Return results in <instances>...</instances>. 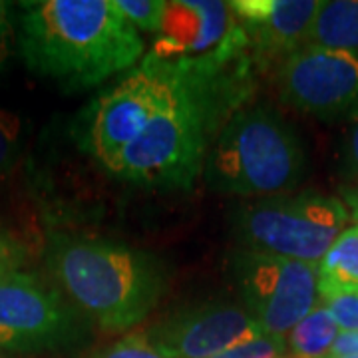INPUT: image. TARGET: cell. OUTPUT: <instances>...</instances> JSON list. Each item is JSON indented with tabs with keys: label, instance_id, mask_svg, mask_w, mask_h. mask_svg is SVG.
Here are the masks:
<instances>
[{
	"label": "cell",
	"instance_id": "6da1fadb",
	"mask_svg": "<svg viewBox=\"0 0 358 358\" xmlns=\"http://www.w3.org/2000/svg\"><path fill=\"white\" fill-rule=\"evenodd\" d=\"M16 46L26 68L64 90L100 86L134 68L140 30L114 0H34L18 4Z\"/></svg>",
	"mask_w": 358,
	"mask_h": 358
},
{
	"label": "cell",
	"instance_id": "7a4b0ae2",
	"mask_svg": "<svg viewBox=\"0 0 358 358\" xmlns=\"http://www.w3.org/2000/svg\"><path fill=\"white\" fill-rule=\"evenodd\" d=\"M48 267L70 303L108 333L143 322L166 293V273L154 255L106 239L56 235Z\"/></svg>",
	"mask_w": 358,
	"mask_h": 358
},
{
	"label": "cell",
	"instance_id": "3957f363",
	"mask_svg": "<svg viewBox=\"0 0 358 358\" xmlns=\"http://www.w3.org/2000/svg\"><path fill=\"white\" fill-rule=\"evenodd\" d=\"M179 68L181 80L171 100L106 167L108 173L145 187H192L205 166L221 94L233 88H223L221 72L211 74L187 64Z\"/></svg>",
	"mask_w": 358,
	"mask_h": 358
},
{
	"label": "cell",
	"instance_id": "277c9868",
	"mask_svg": "<svg viewBox=\"0 0 358 358\" xmlns=\"http://www.w3.org/2000/svg\"><path fill=\"white\" fill-rule=\"evenodd\" d=\"M203 167L209 187L265 199L299 185L307 155L296 131L281 115L267 106H255L229 117Z\"/></svg>",
	"mask_w": 358,
	"mask_h": 358
},
{
	"label": "cell",
	"instance_id": "5b68a950",
	"mask_svg": "<svg viewBox=\"0 0 358 358\" xmlns=\"http://www.w3.org/2000/svg\"><path fill=\"white\" fill-rule=\"evenodd\" d=\"M350 219L343 199L303 192L243 205L233 217V233L247 251L319 265Z\"/></svg>",
	"mask_w": 358,
	"mask_h": 358
},
{
	"label": "cell",
	"instance_id": "8992f818",
	"mask_svg": "<svg viewBox=\"0 0 358 358\" xmlns=\"http://www.w3.org/2000/svg\"><path fill=\"white\" fill-rule=\"evenodd\" d=\"M179 80V64L148 54L138 68L94 98L78 115L76 140L82 152L106 169L171 100Z\"/></svg>",
	"mask_w": 358,
	"mask_h": 358
},
{
	"label": "cell",
	"instance_id": "52a82bcc",
	"mask_svg": "<svg viewBox=\"0 0 358 358\" xmlns=\"http://www.w3.org/2000/svg\"><path fill=\"white\" fill-rule=\"evenodd\" d=\"M84 315L32 273L0 279V348L22 355L60 352L84 343Z\"/></svg>",
	"mask_w": 358,
	"mask_h": 358
},
{
	"label": "cell",
	"instance_id": "ba28073f",
	"mask_svg": "<svg viewBox=\"0 0 358 358\" xmlns=\"http://www.w3.org/2000/svg\"><path fill=\"white\" fill-rule=\"evenodd\" d=\"M231 265L245 308L267 336L287 341L294 327L319 307L315 263L241 249Z\"/></svg>",
	"mask_w": 358,
	"mask_h": 358
},
{
	"label": "cell",
	"instance_id": "9c48e42d",
	"mask_svg": "<svg viewBox=\"0 0 358 358\" xmlns=\"http://www.w3.org/2000/svg\"><path fill=\"white\" fill-rule=\"evenodd\" d=\"M247 44L245 28L229 2L173 0L166 2L164 26L155 34L150 54L166 62L219 74L241 56Z\"/></svg>",
	"mask_w": 358,
	"mask_h": 358
},
{
	"label": "cell",
	"instance_id": "30bf717a",
	"mask_svg": "<svg viewBox=\"0 0 358 358\" xmlns=\"http://www.w3.org/2000/svg\"><path fill=\"white\" fill-rule=\"evenodd\" d=\"M285 106L315 117L352 114L358 108V56L305 46L285 58L277 72Z\"/></svg>",
	"mask_w": 358,
	"mask_h": 358
},
{
	"label": "cell",
	"instance_id": "8fae6325",
	"mask_svg": "<svg viewBox=\"0 0 358 358\" xmlns=\"http://www.w3.org/2000/svg\"><path fill=\"white\" fill-rule=\"evenodd\" d=\"M143 334L166 358H213L263 336V331L245 307L207 303L179 310Z\"/></svg>",
	"mask_w": 358,
	"mask_h": 358
},
{
	"label": "cell",
	"instance_id": "7c38bea8",
	"mask_svg": "<svg viewBox=\"0 0 358 358\" xmlns=\"http://www.w3.org/2000/svg\"><path fill=\"white\" fill-rule=\"evenodd\" d=\"M324 0H233L231 10L261 56L305 48Z\"/></svg>",
	"mask_w": 358,
	"mask_h": 358
},
{
	"label": "cell",
	"instance_id": "4fadbf2b",
	"mask_svg": "<svg viewBox=\"0 0 358 358\" xmlns=\"http://www.w3.org/2000/svg\"><path fill=\"white\" fill-rule=\"evenodd\" d=\"M307 46L350 52L358 56V0H324Z\"/></svg>",
	"mask_w": 358,
	"mask_h": 358
},
{
	"label": "cell",
	"instance_id": "5bb4252c",
	"mask_svg": "<svg viewBox=\"0 0 358 358\" xmlns=\"http://www.w3.org/2000/svg\"><path fill=\"white\" fill-rule=\"evenodd\" d=\"M319 291H358V221L348 225L319 261Z\"/></svg>",
	"mask_w": 358,
	"mask_h": 358
},
{
	"label": "cell",
	"instance_id": "9a60e30c",
	"mask_svg": "<svg viewBox=\"0 0 358 358\" xmlns=\"http://www.w3.org/2000/svg\"><path fill=\"white\" fill-rule=\"evenodd\" d=\"M341 329L324 305H319L301 320L287 336V348L293 358H329Z\"/></svg>",
	"mask_w": 358,
	"mask_h": 358
},
{
	"label": "cell",
	"instance_id": "2e32d148",
	"mask_svg": "<svg viewBox=\"0 0 358 358\" xmlns=\"http://www.w3.org/2000/svg\"><path fill=\"white\" fill-rule=\"evenodd\" d=\"M117 10L138 30L157 34L164 26L166 2L164 0H114Z\"/></svg>",
	"mask_w": 358,
	"mask_h": 358
},
{
	"label": "cell",
	"instance_id": "e0dca14e",
	"mask_svg": "<svg viewBox=\"0 0 358 358\" xmlns=\"http://www.w3.org/2000/svg\"><path fill=\"white\" fill-rule=\"evenodd\" d=\"M320 299L343 333H358V291L320 293Z\"/></svg>",
	"mask_w": 358,
	"mask_h": 358
},
{
	"label": "cell",
	"instance_id": "ac0fdd59",
	"mask_svg": "<svg viewBox=\"0 0 358 358\" xmlns=\"http://www.w3.org/2000/svg\"><path fill=\"white\" fill-rule=\"evenodd\" d=\"M22 145V120L0 108V173L10 169Z\"/></svg>",
	"mask_w": 358,
	"mask_h": 358
},
{
	"label": "cell",
	"instance_id": "d6986e66",
	"mask_svg": "<svg viewBox=\"0 0 358 358\" xmlns=\"http://www.w3.org/2000/svg\"><path fill=\"white\" fill-rule=\"evenodd\" d=\"M289 352L287 348V341L282 338H275V336H259L249 343H243L239 346H233L229 350L221 352L213 358H279L285 357Z\"/></svg>",
	"mask_w": 358,
	"mask_h": 358
},
{
	"label": "cell",
	"instance_id": "ffe728a7",
	"mask_svg": "<svg viewBox=\"0 0 358 358\" xmlns=\"http://www.w3.org/2000/svg\"><path fill=\"white\" fill-rule=\"evenodd\" d=\"M94 358H166L157 352L143 333L126 334L124 338L115 341L114 345L106 346Z\"/></svg>",
	"mask_w": 358,
	"mask_h": 358
},
{
	"label": "cell",
	"instance_id": "44dd1931",
	"mask_svg": "<svg viewBox=\"0 0 358 358\" xmlns=\"http://www.w3.org/2000/svg\"><path fill=\"white\" fill-rule=\"evenodd\" d=\"M16 24H14V8L10 2L0 0V70L10 60L16 44Z\"/></svg>",
	"mask_w": 358,
	"mask_h": 358
},
{
	"label": "cell",
	"instance_id": "7402d4cb",
	"mask_svg": "<svg viewBox=\"0 0 358 358\" xmlns=\"http://www.w3.org/2000/svg\"><path fill=\"white\" fill-rule=\"evenodd\" d=\"M20 263H22V249H20V245L0 229V279L6 277L13 271H18Z\"/></svg>",
	"mask_w": 358,
	"mask_h": 358
},
{
	"label": "cell",
	"instance_id": "603a6c76",
	"mask_svg": "<svg viewBox=\"0 0 358 358\" xmlns=\"http://www.w3.org/2000/svg\"><path fill=\"white\" fill-rule=\"evenodd\" d=\"M350 115L352 122L343 141V164L350 176H358V108Z\"/></svg>",
	"mask_w": 358,
	"mask_h": 358
},
{
	"label": "cell",
	"instance_id": "cb8c5ba5",
	"mask_svg": "<svg viewBox=\"0 0 358 358\" xmlns=\"http://www.w3.org/2000/svg\"><path fill=\"white\" fill-rule=\"evenodd\" d=\"M358 357V333H343L334 341L329 358H350Z\"/></svg>",
	"mask_w": 358,
	"mask_h": 358
},
{
	"label": "cell",
	"instance_id": "d4e9b609",
	"mask_svg": "<svg viewBox=\"0 0 358 358\" xmlns=\"http://www.w3.org/2000/svg\"><path fill=\"white\" fill-rule=\"evenodd\" d=\"M345 205L350 211V217L358 219V185L350 187L345 195Z\"/></svg>",
	"mask_w": 358,
	"mask_h": 358
},
{
	"label": "cell",
	"instance_id": "484cf974",
	"mask_svg": "<svg viewBox=\"0 0 358 358\" xmlns=\"http://www.w3.org/2000/svg\"><path fill=\"white\" fill-rule=\"evenodd\" d=\"M279 358H293L291 355H285V357H279Z\"/></svg>",
	"mask_w": 358,
	"mask_h": 358
},
{
	"label": "cell",
	"instance_id": "4316f807",
	"mask_svg": "<svg viewBox=\"0 0 358 358\" xmlns=\"http://www.w3.org/2000/svg\"><path fill=\"white\" fill-rule=\"evenodd\" d=\"M350 358H358V357H350Z\"/></svg>",
	"mask_w": 358,
	"mask_h": 358
},
{
	"label": "cell",
	"instance_id": "83f0119b",
	"mask_svg": "<svg viewBox=\"0 0 358 358\" xmlns=\"http://www.w3.org/2000/svg\"><path fill=\"white\" fill-rule=\"evenodd\" d=\"M0 358H2V357H0Z\"/></svg>",
	"mask_w": 358,
	"mask_h": 358
}]
</instances>
